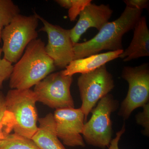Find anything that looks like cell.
Segmentation results:
<instances>
[{"label": "cell", "instance_id": "7c38bea8", "mask_svg": "<svg viewBox=\"0 0 149 149\" xmlns=\"http://www.w3.org/2000/svg\"><path fill=\"white\" fill-rule=\"evenodd\" d=\"M133 29L130 45L119 56L124 62L149 56V30L145 17H141Z\"/></svg>", "mask_w": 149, "mask_h": 149}, {"label": "cell", "instance_id": "7a4b0ae2", "mask_svg": "<svg viewBox=\"0 0 149 149\" xmlns=\"http://www.w3.org/2000/svg\"><path fill=\"white\" fill-rule=\"evenodd\" d=\"M45 45L37 39L27 46L20 59L13 65L10 77L11 89H30L52 72L56 67L46 53Z\"/></svg>", "mask_w": 149, "mask_h": 149}, {"label": "cell", "instance_id": "8992f818", "mask_svg": "<svg viewBox=\"0 0 149 149\" xmlns=\"http://www.w3.org/2000/svg\"><path fill=\"white\" fill-rule=\"evenodd\" d=\"M121 77L128 82L129 88L118 114L126 120L134 110L149 102V64L125 66L123 70Z\"/></svg>", "mask_w": 149, "mask_h": 149}, {"label": "cell", "instance_id": "30bf717a", "mask_svg": "<svg viewBox=\"0 0 149 149\" xmlns=\"http://www.w3.org/2000/svg\"><path fill=\"white\" fill-rule=\"evenodd\" d=\"M53 116L56 133L64 145L72 147L85 146L82 136L85 115L80 108L56 110Z\"/></svg>", "mask_w": 149, "mask_h": 149}, {"label": "cell", "instance_id": "52a82bcc", "mask_svg": "<svg viewBox=\"0 0 149 149\" xmlns=\"http://www.w3.org/2000/svg\"><path fill=\"white\" fill-rule=\"evenodd\" d=\"M77 84L82 101L80 109L86 122L96 104L114 88V80L105 65L92 72L81 74Z\"/></svg>", "mask_w": 149, "mask_h": 149}, {"label": "cell", "instance_id": "6da1fadb", "mask_svg": "<svg viewBox=\"0 0 149 149\" xmlns=\"http://www.w3.org/2000/svg\"><path fill=\"white\" fill-rule=\"evenodd\" d=\"M142 11L126 6L118 18L107 22L95 37L86 42L73 45L74 60L96 54L102 51L123 50V36L133 29L142 17Z\"/></svg>", "mask_w": 149, "mask_h": 149}, {"label": "cell", "instance_id": "3957f363", "mask_svg": "<svg viewBox=\"0 0 149 149\" xmlns=\"http://www.w3.org/2000/svg\"><path fill=\"white\" fill-rule=\"evenodd\" d=\"M37 98L31 89H11L5 96L6 116L10 130L32 139L38 129Z\"/></svg>", "mask_w": 149, "mask_h": 149}, {"label": "cell", "instance_id": "8fae6325", "mask_svg": "<svg viewBox=\"0 0 149 149\" xmlns=\"http://www.w3.org/2000/svg\"><path fill=\"white\" fill-rule=\"evenodd\" d=\"M113 11L108 5H88L79 14L78 22L70 29V36L73 45L78 43L82 35L87 30L94 27L98 31L109 22Z\"/></svg>", "mask_w": 149, "mask_h": 149}, {"label": "cell", "instance_id": "9a60e30c", "mask_svg": "<svg viewBox=\"0 0 149 149\" xmlns=\"http://www.w3.org/2000/svg\"><path fill=\"white\" fill-rule=\"evenodd\" d=\"M0 149H40L32 139L16 133L3 135L0 142Z\"/></svg>", "mask_w": 149, "mask_h": 149}, {"label": "cell", "instance_id": "9c48e42d", "mask_svg": "<svg viewBox=\"0 0 149 149\" xmlns=\"http://www.w3.org/2000/svg\"><path fill=\"white\" fill-rule=\"evenodd\" d=\"M38 17L43 24L40 31L47 35L48 43L45 47L46 53L52 60L56 68H65L74 60L70 29L52 24L38 15Z\"/></svg>", "mask_w": 149, "mask_h": 149}, {"label": "cell", "instance_id": "ffe728a7", "mask_svg": "<svg viewBox=\"0 0 149 149\" xmlns=\"http://www.w3.org/2000/svg\"><path fill=\"white\" fill-rule=\"evenodd\" d=\"M124 2L126 7L139 10H143V9H147L149 6L148 0H125Z\"/></svg>", "mask_w": 149, "mask_h": 149}, {"label": "cell", "instance_id": "5bb4252c", "mask_svg": "<svg viewBox=\"0 0 149 149\" xmlns=\"http://www.w3.org/2000/svg\"><path fill=\"white\" fill-rule=\"evenodd\" d=\"M39 125L32 139L40 149H65L56 132L53 114L38 119Z\"/></svg>", "mask_w": 149, "mask_h": 149}, {"label": "cell", "instance_id": "e0dca14e", "mask_svg": "<svg viewBox=\"0 0 149 149\" xmlns=\"http://www.w3.org/2000/svg\"><path fill=\"white\" fill-rule=\"evenodd\" d=\"M2 53V49L0 47V89L2 87L3 83L10 77L13 67V63L1 58Z\"/></svg>", "mask_w": 149, "mask_h": 149}, {"label": "cell", "instance_id": "603a6c76", "mask_svg": "<svg viewBox=\"0 0 149 149\" xmlns=\"http://www.w3.org/2000/svg\"><path fill=\"white\" fill-rule=\"evenodd\" d=\"M56 2L62 7L69 9L72 4V0H56Z\"/></svg>", "mask_w": 149, "mask_h": 149}, {"label": "cell", "instance_id": "44dd1931", "mask_svg": "<svg viewBox=\"0 0 149 149\" xmlns=\"http://www.w3.org/2000/svg\"><path fill=\"white\" fill-rule=\"evenodd\" d=\"M5 96L0 91V142L2 139L3 132V121L6 113Z\"/></svg>", "mask_w": 149, "mask_h": 149}, {"label": "cell", "instance_id": "5b68a950", "mask_svg": "<svg viewBox=\"0 0 149 149\" xmlns=\"http://www.w3.org/2000/svg\"><path fill=\"white\" fill-rule=\"evenodd\" d=\"M118 107V102L111 94H108L99 101L91 112V118L84 125L82 135L87 144L102 149L108 148L112 140L111 116Z\"/></svg>", "mask_w": 149, "mask_h": 149}, {"label": "cell", "instance_id": "4fadbf2b", "mask_svg": "<svg viewBox=\"0 0 149 149\" xmlns=\"http://www.w3.org/2000/svg\"><path fill=\"white\" fill-rule=\"evenodd\" d=\"M123 50L114 52H108L74 60L66 67L62 73L66 76H72L76 73L81 74L94 71L105 65L109 62L119 58Z\"/></svg>", "mask_w": 149, "mask_h": 149}, {"label": "cell", "instance_id": "2e32d148", "mask_svg": "<svg viewBox=\"0 0 149 149\" xmlns=\"http://www.w3.org/2000/svg\"><path fill=\"white\" fill-rule=\"evenodd\" d=\"M18 6L11 0H0V42H1L3 29L8 25L14 18L19 14Z\"/></svg>", "mask_w": 149, "mask_h": 149}, {"label": "cell", "instance_id": "ba28073f", "mask_svg": "<svg viewBox=\"0 0 149 149\" xmlns=\"http://www.w3.org/2000/svg\"><path fill=\"white\" fill-rule=\"evenodd\" d=\"M72 76L60 72L51 73L35 85L34 91L37 102L56 110L74 108L70 88Z\"/></svg>", "mask_w": 149, "mask_h": 149}, {"label": "cell", "instance_id": "277c9868", "mask_svg": "<svg viewBox=\"0 0 149 149\" xmlns=\"http://www.w3.org/2000/svg\"><path fill=\"white\" fill-rule=\"evenodd\" d=\"M39 21L36 13L30 16L19 14L3 28L1 42L4 58L12 63L18 61L27 46L37 39Z\"/></svg>", "mask_w": 149, "mask_h": 149}, {"label": "cell", "instance_id": "ac0fdd59", "mask_svg": "<svg viewBox=\"0 0 149 149\" xmlns=\"http://www.w3.org/2000/svg\"><path fill=\"white\" fill-rule=\"evenodd\" d=\"M91 0H72V4L68 9V17L71 22L74 21L80 13L88 5L91 3Z\"/></svg>", "mask_w": 149, "mask_h": 149}, {"label": "cell", "instance_id": "7402d4cb", "mask_svg": "<svg viewBox=\"0 0 149 149\" xmlns=\"http://www.w3.org/2000/svg\"><path fill=\"white\" fill-rule=\"evenodd\" d=\"M125 124H123L121 130L118 131L116 133V136L114 139H113L111 142L109 149H120L118 147V143L120 141V138L123 134L125 133Z\"/></svg>", "mask_w": 149, "mask_h": 149}, {"label": "cell", "instance_id": "d6986e66", "mask_svg": "<svg viewBox=\"0 0 149 149\" xmlns=\"http://www.w3.org/2000/svg\"><path fill=\"white\" fill-rule=\"evenodd\" d=\"M143 111L136 115V121L139 125L143 126L144 130L142 131L145 136L149 135V102L143 107Z\"/></svg>", "mask_w": 149, "mask_h": 149}]
</instances>
